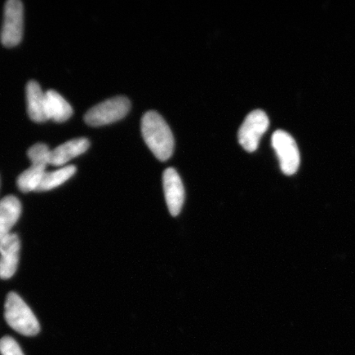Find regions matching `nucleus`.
<instances>
[{"mask_svg": "<svg viewBox=\"0 0 355 355\" xmlns=\"http://www.w3.org/2000/svg\"><path fill=\"white\" fill-rule=\"evenodd\" d=\"M141 133L149 149L159 161L166 162L174 152V136L165 119L155 111H148L141 119Z\"/></svg>", "mask_w": 355, "mask_h": 355, "instance_id": "1", "label": "nucleus"}, {"mask_svg": "<svg viewBox=\"0 0 355 355\" xmlns=\"http://www.w3.org/2000/svg\"><path fill=\"white\" fill-rule=\"evenodd\" d=\"M4 318L13 330L26 336L38 334L40 325L32 309L15 292L8 295L4 305Z\"/></svg>", "mask_w": 355, "mask_h": 355, "instance_id": "2", "label": "nucleus"}, {"mask_svg": "<svg viewBox=\"0 0 355 355\" xmlns=\"http://www.w3.org/2000/svg\"><path fill=\"white\" fill-rule=\"evenodd\" d=\"M51 150L44 144H37L28 150V155L32 166L17 178V187L24 193L37 191L42 178L50 165Z\"/></svg>", "mask_w": 355, "mask_h": 355, "instance_id": "3", "label": "nucleus"}, {"mask_svg": "<svg viewBox=\"0 0 355 355\" xmlns=\"http://www.w3.org/2000/svg\"><path fill=\"white\" fill-rule=\"evenodd\" d=\"M131 103L125 96H115L93 106L85 114V122L90 126L106 125L121 121L130 110Z\"/></svg>", "mask_w": 355, "mask_h": 355, "instance_id": "4", "label": "nucleus"}, {"mask_svg": "<svg viewBox=\"0 0 355 355\" xmlns=\"http://www.w3.org/2000/svg\"><path fill=\"white\" fill-rule=\"evenodd\" d=\"M272 144L284 174L295 175L300 165V150L295 139L286 131L277 130L273 133Z\"/></svg>", "mask_w": 355, "mask_h": 355, "instance_id": "5", "label": "nucleus"}, {"mask_svg": "<svg viewBox=\"0 0 355 355\" xmlns=\"http://www.w3.org/2000/svg\"><path fill=\"white\" fill-rule=\"evenodd\" d=\"M24 35V6L19 0H10L6 3L1 42L4 46H17Z\"/></svg>", "mask_w": 355, "mask_h": 355, "instance_id": "6", "label": "nucleus"}, {"mask_svg": "<svg viewBox=\"0 0 355 355\" xmlns=\"http://www.w3.org/2000/svg\"><path fill=\"white\" fill-rule=\"evenodd\" d=\"M269 119L263 110H256L248 115L239 130V141L244 150L254 153L259 148L261 137L268 130Z\"/></svg>", "mask_w": 355, "mask_h": 355, "instance_id": "7", "label": "nucleus"}, {"mask_svg": "<svg viewBox=\"0 0 355 355\" xmlns=\"http://www.w3.org/2000/svg\"><path fill=\"white\" fill-rule=\"evenodd\" d=\"M163 187L168 211L173 216L179 215L184 205L185 193L183 182L175 168H168L164 172Z\"/></svg>", "mask_w": 355, "mask_h": 355, "instance_id": "8", "label": "nucleus"}, {"mask_svg": "<svg viewBox=\"0 0 355 355\" xmlns=\"http://www.w3.org/2000/svg\"><path fill=\"white\" fill-rule=\"evenodd\" d=\"M20 241L10 233L0 242V278L8 279L15 274L19 261Z\"/></svg>", "mask_w": 355, "mask_h": 355, "instance_id": "9", "label": "nucleus"}, {"mask_svg": "<svg viewBox=\"0 0 355 355\" xmlns=\"http://www.w3.org/2000/svg\"><path fill=\"white\" fill-rule=\"evenodd\" d=\"M28 112L32 121L37 123L49 121L46 92L35 81H30L26 88Z\"/></svg>", "mask_w": 355, "mask_h": 355, "instance_id": "10", "label": "nucleus"}, {"mask_svg": "<svg viewBox=\"0 0 355 355\" xmlns=\"http://www.w3.org/2000/svg\"><path fill=\"white\" fill-rule=\"evenodd\" d=\"M89 146H90L89 141L85 137H81L57 146L56 148L51 150L50 165L55 166L65 165L71 159L86 153Z\"/></svg>", "mask_w": 355, "mask_h": 355, "instance_id": "11", "label": "nucleus"}, {"mask_svg": "<svg viewBox=\"0 0 355 355\" xmlns=\"http://www.w3.org/2000/svg\"><path fill=\"white\" fill-rule=\"evenodd\" d=\"M21 213V202L16 197L7 196L0 201V242L11 233Z\"/></svg>", "mask_w": 355, "mask_h": 355, "instance_id": "12", "label": "nucleus"}, {"mask_svg": "<svg viewBox=\"0 0 355 355\" xmlns=\"http://www.w3.org/2000/svg\"><path fill=\"white\" fill-rule=\"evenodd\" d=\"M46 109L49 119L55 122H64L72 116V106L59 92L49 90L46 92Z\"/></svg>", "mask_w": 355, "mask_h": 355, "instance_id": "13", "label": "nucleus"}, {"mask_svg": "<svg viewBox=\"0 0 355 355\" xmlns=\"http://www.w3.org/2000/svg\"><path fill=\"white\" fill-rule=\"evenodd\" d=\"M76 171L77 168L74 166H68L55 171L46 172L37 192H43V191H49L59 187L67 180H69L71 177L73 176Z\"/></svg>", "mask_w": 355, "mask_h": 355, "instance_id": "14", "label": "nucleus"}, {"mask_svg": "<svg viewBox=\"0 0 355 355\" xmlns=\"http://www.w3.org/2000/svg\"><path fill=\"white\" fill-rule=\"evenodd\" d=\"M0 354L2 355H24L19 344L10 336L0 340Z\"/></svg>", "mask_w": 355, "mask_h": 355, "instance_id": "15", "label": "nucleus"}]
</instances>
